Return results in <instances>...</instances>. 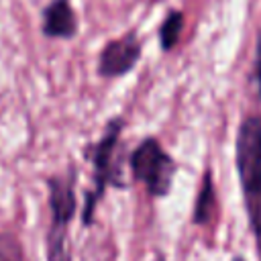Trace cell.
<instances>
[{
    "label": "cell",
    "instance_id": "cell-1",
    "mask_svg": "<svg viewBox=\"0 0 261 261\" xmlns=\"http://www.w3.org/2000/svg\"><path fill=\"white\" fill-rule=\"evenodd\" d=\"M234 167L251 234L261 261V114H247L234 139Z\"/></svg>",
    "mask_w": 261,
    "mask_h": 261
},
{
    "label": "cell",
    "instance_id": "cell-2",
    "mask_svg": "<svg viewBox=\"0 0 261 261\" xmlns=\"http://www.w3.org/2000/svg\"><path fill=\"white\" fill-rule=\"evenodd\" d=\"M126 120L116 114L106 120L104 133L96 143H90L84 151L86 159L92 165V188L84 196V206H82V224L88 228L94 224L96 208L100 200L104 198L108 188H126L128 184L124 181L122 175V163L118 157V147H120V137L124 130Z\"/></svg>",
    "mask_w": 261,
    "mask_h": 261
},
{
    "label": "cell",
    "instance_id": "cell-3",
    "mask_svg": "<svg viewBox=\"0 0 261 261\" xmlns=\"http://www.w3.org/2000/svg\"><path fill=\"white\" fill-rule=\"evenodd\" d=\"M77 167L69 165L65 173L47 177V204H49V226L45 232V255L47 261H71L69 247V222L75 216L77 198Z\"/></svg>",
    "mask_w": 261,
    "mask_h": 261
},
{
    "label": "cell",
    "instance_id": "cell-4",
    "mask_svg": "<svg viewBox=\"0 0 261 261\" xmlns=\"http://www.w3.org/2000/svg\"><path fill=\"white\" fill-rule=\"evenodd\" d=\"M128 167L133 179L143 184L151 198H165L171 192L173 175H175V161L163 149L159 139L147 137L143 139L128 157Z\"/></svg>",
    "mask_w": 261,
    "mask_h": 261
},
{
    "label": "cell",
    "instance_id": "cell-5",
    "mask_svg": "<svg viewBox=\"0 0 261 261\" xmlns=\"http://www.w3.org/2000/svg\"><path fill=\"white\" fill-rule=\"evenodd\" d=\"M143 55V43L135 29L110 39L98 53L96 71L104 80H116L130 73Z\"/></svg>",
    "mask_w": 261,
    "mask_h": 261
},
{
    "label": "cell",
    "instance_id": "cell-6",
    "mask_svg": "<svg viewBox=\"0 0 261 261\" xmlns=\"http://www.w3.org/2000/svg\"><path fill=\"white\" fill-rule=\"evenodd\" d=\"M80 31V18L69 0H51L41 10V35L69 41Z\"/></svg>",
    "mask_w": 261,
    "mask_h": 261
},
{
    "label": "cell",
    "instance_id": "cell-7",
    "mask_svg": "<svg viewBox=\"0 0 261 261\" xmlns=\"http://www.w3.org/2000/svg\"><path fill=\"white\" fill-rule=\"evenodd\" d=\"M216 208V192H214V181H212V171L206 169L200 181V190L194 202V212H192V224H208L210 218L214 216Z\"/></svg>",
    "mask_w": 261,
    "mask_h": 261
},
{
    "label": "cell",
    "instance_id": "cell-8",
    "mask_svg": "<svg viewBox=\"0 0 261 261\" xmlns=\"http://www.w3.org/2000/svg\"><path fill=\"white\" fill-rule=\"evenodd\" d=\"M184 24H186V16L181 10H167V14L163 16L161 24H159V31H157V37H159V47L163 53L171 51L177 47L179 43V37H181V31H184Z\"/></svg>",
    "mask_w": 261,
    "mask_h": 261
},
{
    "label": "cell",
    "instance_id": "cell-9",
    "mask_svg": "<svg viewBox=\"0 0 261 261\" xmlns=\"http://www.w3.org/2000/svg\"><path fill=\"white\" fill-rule=\"evenodd\" d=\"M0 261H27L20 241L12 232H0Z\"/></svg>",
    "mask_w": 261,
    "mask_h": 261
},
{
    "label": "cell",
    "instance_id": "cell-10",
    "mask_svg": "<svg viewBox=\"0 0 261 261\" xmlns=\"http://www.w3.org/2000/svg\"><path fill=\"white\" fill-rule=\"evenodd\" d=\"M251 84L257 90V98L261 100V35L257 39L255 47V59H253V71H251Z\"/></svg>",
    "mask_w": 261,
    "mask_h": 261
},
{
    "label": "cell",
    "instance_id": "cell-11",
    "mask_svg": "<svg viewBox=\"0 0 261 261\" xmlns=\"http://www.w3.org/2000/svg\"><path fill=\"white\" fill-rule=\"evenodd\" d=\"M151 261H165V257H163V255H155Z\"/></svg>",
    "mask_w": 261,
    "mask_h": 261
},
{
    "label": "cell",
    "instance_id": "cell-12",
    "mask_svg": "<svg viewBox=\"0 0 261 261\" xmlns=\"http://www.w3.org/2000/svg\"><path fill=\"white\" fill-rule=\"evenodd\" d=\"M230 261H245V259H243V257H241V255H234V257H232V259H230Z\"/></svg>",
    "mask_w": 261,
    "mask_h": 261
}]
</instances>
